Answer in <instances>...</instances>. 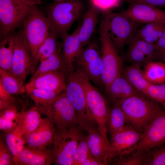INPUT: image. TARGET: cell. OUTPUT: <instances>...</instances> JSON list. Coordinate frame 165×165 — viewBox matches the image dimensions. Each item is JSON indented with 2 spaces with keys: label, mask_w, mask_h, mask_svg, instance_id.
I'll return each instance as SVG.
<instances>
[{
  "label": "cell",
  "mask_w": 165,
  "mask_h": 165,
  "mask_svg": "<svg viewBox=\"0 0 165 165\" xmlns=\"http://www.w3.org/2000/svg\"><path fill=\"white\" fill-rule=\"evenodd\" d=\"M116 103L124 113L130 125L140 132H143L152 120L165 109L160 103L140 92Z\"/></svg>",
  "instance_id": "cell-1"
},
{
  "label": "cell",
  "mask_w": 165,
  "mask_h": 165,
  "mask_svg": "<svg viewBox=\"0 0 165 165\" xmlns=\"http://www.w3.org/2000/svg\"><path fill=\"white\" fill-rule=\"evenodd\" d=\"M103 13L99 28L107 32L118 51L122 50L142 24L130 19L122 12L109 10Z\"/></svg>",
  "instance_id": "cell-2"
},
{
  "label": "cell",
  "mask_w": 165,
  "mask_h": 165,
  "mask_svg": "<svg viewBox=\"0 0 165 165\" xmlns=\"http://www.w3.org/2000/svg\"><path fill=\"white\" fill-rule=\"evenodd\" d=\"M37 6L33 7L25 17L21 25L22 28L19 32L25 46L37 62L38 50L50 30L47 17Z\"/></svg>",
  "instance_id": "cell-3"
},
{
  "label": "cell",
  "mask_w": 165,
  "mask_h": 165,
  "mask_svg": "<svg viewBox=\"0 0 165 165\" xmlns=\"http://www.w3.org/2000/svg\"><path fill=\"white\" fill-rule=\"evenodd\" d=\"M83 5L79 0H58L46 9L50 30L61 36L80 16Z\"/></svg>",
  "instance_id": "cell-4"
},
{
  "label": "cell",
  "mask_w": 165,
  "mask_h": 165,
  "mask_svg": "<svg viewBox=\"0 0 165 165\" xmlns=\"http://www.w3.org/2000/svg\"><path fill=\"white\" fill-rule=\"evenodd\" d=\"M75 72L83 87L88 106L97 125V130L108 141V122L110 108L107 101L81 69L78 68Z\"/></svg>",
  "instance_id": "cell-5"
},
{
  "label": "cell",
  "mask_w": 165,
  "mask_h": 165,
  "mask_svg": "<svg viewBox=\"0 0 165 165\" xmlns=\"http://www.w3.org/2000/svg\"><path fill=\"white\" fill-rule=\"evenodd\" d=\"M41 0H0V38L1 41L20 25L35 6Z\"/></svg>",
  "instance_id": "cell-6"
},
{
  "label": "cell",
  "mask_w": 165,
  "mask_h": 165,
  "mask_svg": "<svg viewBox=\"0 0 165 165\" xmlns=\"http://www.w3.org/2000/svg\"><path fill=\"white\" fill-rule=\"evenodd\" d=\"M100 51L102 62L101 84L105 90L123 69V63L118 50L107 32L99 28Z\"/></svg>",
  "instance_id": "cell-7"
},
{
  "label": "cell",
  "mask_w": 165,
  "mask_h": 165,
  "mask_svg": "<svg viewBox=\"0 0 165 165\" xmlns=\"http://www.w3.org/2000/svg\"><path fill=\"white\" fill-rule=\"evenodd\" d=\"M65 92L76 111L81 129L86 130L90 127H95L96 123L88 106L83 87L74 70L68 77Z\"/></svg>",
  "instance_id": "cell-8"
},
{
  "label": "cell",
  "mask_w": 165,
  "mask_h": 165,
  "mask_svg": "<svg viewBox=\"0 0 165 165\" xmlns=\"http://www.w3.org/2000/svg\"><path fill=\"white\" fill-rule=\"evenodd\" d=\"M79 126L56 130L53 142V163L57 165H72L73 156L82 136Z\"/></svg>",
  "instance_id": "cell-9"
},
{
  "label": "cell",
  "mask_w": 165,
  "mask_h": 165,
  "mask_svg": "<svg viewBox=\"0 0 165 165\" xmlns=\"http://www.w3.org/2000/svg\"><path fill=\"white\" fill-rule=\"evenodd\" d=\"M60 131L79 126L76 111L65 91L56 98L45 114Z\"/></svg>",
  "instance_id": "cell-10"
},
{
  "label": "cell",
  "mask_w": 165,
  "mask_h": 165,
  "mask_svg": "<svg viewBox=\"0 0 165 165\" xmlns=\"http://www.w3.org/2000/svg\"><path fill=\"white\" fill-rule=\"evenodd\" d=\"M75 62L78 68L96 84H101V75L102 62L100 49L94 42H89L83 47L76 57Z\"/></svg>",
  "instance_id": "cell-11"
},
{
  "label": "cell",
  "mask_w": 165,
  "mask_h": 165,
  "mask_svg": "<svg viewBox=\"0 0 165 165\" xmlns=\"http://www.w3.org/2000/svg\"><path fill=\"white\" fill-rule=\"evenodd\" d=\"M142 133L129 125L123 130L110 135L108 163H110L114 157H121L136 151Z\"/></svg>",
  "instance_id": "cell-12"
},
{
  "label": "cell",
  "mask_w": 165,
  "mask_h": 165,
  "mask_svg": "<svg viewBox=\"0 0 165 165\" xmlns=\"http://www.w3.org/2000/svg\"><path fill=\"white\" fill-rule=\"evenodd\" d=\"M37 64L24 44L19 33L16 34L11 73L24 83L27 76L35 72Z\"/></svg>",
  "instance_id": "cell-13"
},
{
  "label": "cell",
  "mask_w": 165,
  "mask_h": 165,
  "mask_svg": "<svg viewBox=\"0 0 165 165\" xmlns=\"http://www.w3.org/2000/svg\"><path fill=\"white\" fill-rule=\"evenodd\" d=\"M165 142V109L148 123L143 132L137 151L142 152Z\"/></svg>",
  "instance_id": "cell-14"
},
{
  "label": "cell",
  "mask_w": 165,
  "mask_h": 165,
  "mask_svg": "<svg viewBox=\"0 0 165 165\" xmlns=\"http://www.w3.org/2000/svg\"><path fill=\"white\" fill-rule=\"evenodd\" d=\"M25 86L26 93L38 88L61 93L66 89V75L60 70L45 72L30 79Z\"/></svg>",
  "instance_id": "cell-15"
},
{
  "label": "cell",
  "mask_w": 165,
  "mask_h": 165,
  "mask_svg": "<svg viewBox=\"0 0 165 165\" xmlns=\"http://www.w3.org/2000/svg\"><path fill=\"white\" fill-rule=\"evenodd\" d=\"M130 19L143 24L150 22L165 23V10L144 4H130L122 12Z\"/></svg>",
  "instance_id": "cell-16"
},
{
  "label": "cell",
  "mask_w": 165,
  "mask_h": 165,
  "mask_svg": "<svg viewBox=\"0 0 165 165\" xmlns=\"http://www.w3.org/2000/svg\"><path fill=\"white\" fill-rule=\"evenodd\" d=\"M54 124L47 117L42 118L37 128L25 139L27 147L39 150L46 149L53 141L56 130Z\"/></svg>",
  "instance_id": "cell-17"
},
{
  "label": "cell",
  "mask_w": 165,
  "mask_h": 165,
  "mask_svg": "<svg viewBox=\"0 0 165 165\" xmlns=\"http://www.w3.org/2000/svg\"><path fill=\"white\" fill-rule=\"evenodd\" d=\"M80 24L72 34L67 33L61 36L63 39L62 55L68 77L74 71L75 60L82 48L79 34Z\"/></svg>",
  "instance_id": "cell-18"
},
{
  "label": "cell",
  "mask_w": 165,
  "mask_h": 165,
  "mask_svg": "<svg viewBox=\"0 0 165 165\" xmlns=\"http://www.w3.org/2000/svg\"><path fill=\"white\" fill-rule=\"evenodd\" d=\"M86 131L88 133L86 137V141L90 155L104 165L108 164L110 151L109 141L100 134L95 127H89Z\"/></svg>",
  "instance_id": "cell-19"
},
{
  "label": "cell",
  "mask_w": 165,
  "mask_h": 165,
  "mask_svg": "<svg viewBox=\"0 0 165 165\" xmlns=\"http://www.w3.org/2000/svg\"><path fill=\"white\" fill-rule=\"evenodd\" d=\"M14 162L16 165H50L53 163L52 151L25 146Z\"/></svg>",
  "instance_id": "cell-20"
},
{
  "label": "cell",
  "mask_w": 165,
  "mask_h": 165,
  "mask_svg": "<svg viewBox=\"0 0 165 165\" xmlns=\"http://www.w3.org/2000/svg\"><path fill=\"white\" fill-rule=\"evenodd\" d=\"M105 91L109 100L114 103L140 92L122 74L111 82Z\"/></svg>",
  "instance_id": "cell-21"
},
{
  "label": "cell",
  "mask_w": 165,
  "mask_h": 165,
  "mask_svg": "<svg viewBox=\"0 0 165 165\" xmlns=\"http://www.w3.org/2000/svg\"><path fill=\"white\" fill-rule=\"evenodd\" d=\"M98 11L93 5L85 13L79 30V36L82 47L90 42L98 21Z\"/></svg>",
  "instance_id": "cell-22"
},
{
  "label": "cell",
  "mask_w": 165,
  "mask_h": 165,
  "mask_svg": "<svg viewBox=\"0 0 165 165\" xmlns=\"http://www.w3.org/2000/svg\"><path fill=\"white\" fill-rule=\"evenodd\" d=\"M42 119L40 112L35 106L20 113L17 125L21 130L25 140L37 128Z\"/></svg>",
  "instance_id": "cell-23"
},
{
  "label": "cell",
  "mask_w": 165,
  "mask_h": 165,
  "mask_svg": "<svg viewBox=\"0 0 165 165\" xmlns=\"http://www.w3.org/2000/svg\"><path fill=\"white\" fill-rule=\"evenodd\" d=\"M62 47L58 43L55 52L46 59L40 62L39 66L33 74L30 79H33L42 74L54 71L60 70L67 75V71L62 55Z\"/></svg>",
  "instance_id": "cell-24"
},
{
  "label": "cell",
  "mask_w": 165,
  "mask_h": 165,
  "mask_svg": "<svg viewBox=\"0 0 165 165\" xmlns=\"http://www.w3.org/2000/svg\"><path fill=\"white\" fill-rule=\"evenodd\" d=\"M141 67L139 64H131L123 69L121 74L138 90L145 94L148 86L152 83L146 79Z\"/></svg>",
  "instance_id": "cell-25"
},
{
  "label": "cell",
  "mask_w": 165,
  "mask_h": 165,
  "mask_svg": "<svg viewBox=\"0 0 165 165\" xmlns=\"http://www.w3.org/2000/svg\"><path fill=\"white\" fill-rule=\"evenodd\" d=\"M27 93L34 101L37 110L45 114L56 98L61 94L38 88L32 89Z\"/></svg>",
  "instance_id": "cell-26"
},
{
  "label": "cell",
  "mask_w": 165,
  "mask_h": 165,
  "mask_svg": "<svg viewBox=\"0 0 165 165\" xmlns=\"http://www.w3.org/2000/svg\"><path fill=\"white\" fill-rule=\"evenodd\" d=\"M16 34L10 33L0 43V68L11 72Z\"/></svg>",
  "instance_id": "cell-27"
},
{
  "label": "cell",
  "mask_w": 165,
  "mask_h": 165,
  "mask_svg": "<svg viewBox=\"0 0 165 165\" xmlns=\"http://www.w3.org/2000/svg\"><path fill=\"white\" fill-rule=\"evenodd\" d=\"M165 30V23L150 22L143 24L137 31L136 35L145 41L155 44Z\"/></svg>",
  "instance_id": "cell-28"
},
{
  "label": "cell",
  "mask_w": 165,
  "mask_h": 165,
  "mask_svg": "<svg viewBox=\"0 0 165 165\" xmlns=\"http://www.w3.org/2000/svg\"><path fill=\"white\" fill-rule=\"evenodd\" d=\"M130 125L123 111L117 103L110 109L108 122V132L110 136Z\"/></svg>",
  "instance_id": "cell-29"
},
{
  "label": "cell",
  "mask_w": 165,
  "mask_h": 165,
  "mask_svg": "<svg viewBox=\"0 0 165 165\" xmlns=\"http://www.w3.org/2000/svg\"><path fill=\"white\" fill-rule=\"evenodd\" d=\"M5 141L13 155L14 161L25 147V141L18 125L6 134Z\"/></svg>",
  "instance_id": "cell-30"
},
{
  "label": "cell",
  "mask_w": 165,
  "mask_h": 165,
  "mask_svg": "<svg viewBox=\"0 0 165 165\" xmlns=\"http://www.w3.org/2000/svg\"><path fill=\"white\" fill-rule=\"evenodd\" d=\"M143 71L145 78L149 82L165 83V64L163 62L151 61L144 66Z\"/></svg>",
  "instance_id": "cell-31"
},
{
  "label": "cell",
  "mask_w": 165,
  "mask_h": 165,
  "mask_svg": "<svg viewBox=\"0 0 165 165\" xmlns=\"http://www.w3.org/2000/svg\"><path fill=\"white\" fill-rule=\"evenodd\" d=\"M0 82L6 90L13 95L26 92L25 86L11 72L0 68Z\"/></svg>",
  "instance_id": "cell-32"
},
{
  "label": "cell",
  "mask_w": 165,
  "mask_h": 165,
  "mask_svg": "<svg viewBox=\"0 0 165 165\" xmlns=\"http://www.w3.org/2000/svg\"><path fill=\"white\" fill-rule=\"evenodd\" d=\"M141 153L142 165H165V142Z\"/></svg>",
  "instance_id": "cell-33"
},
{
  "label": "cell",
  "mask_w": 165,
  "mask_h": 165,
  "mask_svg": "<svg viewBox=\"0 0 165 165\" xmlns=\"http://www.w3.org/2000/svg\"><path fill=\"white\" fill-rule=\"evenodd\" d=\"M58 36L57 34L50 30L48 36L38 50L36 57L38 63L43 61L55 52L58 44L57 39Z\"/></svg>",
  "instance_id": "cell-34"
},
{
  "label": "cell",
  "mask_w": 165,
  "mask_h": 165,
  "mask_svg": "<svg viewBox=\"0 0 165 165\" xmlns=\"http://www.w3.org/2000/svg\"><path fill=\"white\" fill-rule=\"evenodd\" d=\"M128 44V47L126 54L127 58L132 64H137L141 66H144L152 61L131 40Z\"/></svg>",
  "instance_id": "cell-35"
},
{
  "label": "cell",
  "mask_w": 165,
  "mask_h": 165,
  "mask_svg": "<svg viewBox=\"0 0 165 165\" xmlns=\"http://www.w3.org/2000/svg\"><path fill=\"white\" fill-rule=\"evenodd\" d=\"M90 154L86 137L82 135L73 156L72 165H82Z\"/></svg>",
  "instance_id": "cell-36"
},
{
  "label": "cell",
  "mask_w": 165,
  "mask_h": 165,
  "mask_svg": "<svg viewBox=\"0 0 165 165\" xmlns=\"http://www.w3.org/2000/svg\"><path fill=\"white\" fill-rule=\"evenodd\" d=\"M131 40L151 61L156 60L157 53L154 44L145 41L137 36L136 34Z\"/></svg>",
  "instance_id": "cell-37"
},
{
  "label": "cell",
  "mask_w": 165,
  "mask_h": 165,
  "mask_svg": "<svg viewBox=\"0 0 165 165\" xmlns=\"http://www.w3.org/2000/svg\"><path fill=\"white\" fill-rule=\"evenodd\" d=\"M118 165H142L141 153L137 151L133 153L121 157L113 158L110 163Z\"/></svg>",
  "instance_id": "cell-38"
},
{
  "label": "cell",
  "mask_w": 165,
  "mask_h": 165,
  "mask_svg": "<svg viewBox=\"0 0 165 165\" xmlns=\"http://www.w3.org/2000/svg\"><path fill=\"white\" fill-rule=\"evenodd\" d=\"M146 94L155 100L165 108V84H151Z\"/></svg>",
  "instance_id": "cell-39"
},
{
  "label": "cell",
  "mask_w": 165,
  "mask_h": 165,
  "mask_svg": "<svg viewBox=\"0 0 165 165\" xmlns=\"http://www.w3.org/2000/svg\"><path fill=\"white\" fill-rule=\"evenodd\" d=\"M15 164L11 152L2 138L0 140V165Z\"/></svg>",
  "instance_id": "cell-40"
},
{
  "label": "cell",
  "mask_w": 165,
  "mask_h": 165,
  "mask_svg": "<svg viewBox=\"0 0 165 165\" xmlns=\"http://www.w3.org/2000/svg\"><path fill=\"white\" fill-rule=\"evenodd\" d=\"M120 0H91L94 6L103 11L110 10L119 6Z\"/></svg>",
  "instance_id": "cell-41"
},
{
  "label": "cell",
  "mask_w": 165,
  "mask_h": 165,
  "mask_svg": "<svg viewBox=\"0 0 165 165\" xmlns=\"http://www.w3.org/2000/svg\"><path fill=\"white\" fill-rule=\"evenodd\" d=\"M129 4L140 3L149 5L158 8L165 7V0H125Z\"/></svg>",
  "instance_id": "cell-42"
},
{
  "label": "cell",
  "mask_w": 165,
  "mask_h": 165,
  "mask_svg": "<svg viewBox=\"0 0 165 165\" xmlns=\"http://www.w3.org/2000/svg\"><path fill=\"white\" fill-rule=\"evenodd\" d=\"M0 100L15 101V99L13 95L8 92L1 82H0Z\"/></svg>",
  "instance_id": "cell-43"
},
{
  "label": "cell",
  "mask_w": 165,
  "mask_h": 165,
  "mask_svg": "<svg viewBox=\"0 0 165 165\" xmlns=\"http://www.w3.org/2000/svg\"><path fill=\"white\" fill-rule=\"evenodd\" d=\"M154 45L157 53L165 50V30L162 35Z\"/></svg>",
  "instance_id": "cell-44"
},
{
  "label": "cell",
  "mask_w": 165,
  "mask_h": 165,
  "mask_svg": "<svg viewBox=\"0 0 165 165\" xmlns=\"http://www.w3.org/2000/svg\"><path fill=\"white\" fill-rule=\"evenodd\" d=\"M82 165H104L100 161L91 156L90 153Z\"/></svg>",
  "instance_id": "cell-45"
},
{
  "label": "cell",
  "mask_w": 165,
  "mask_h": 165,
  "mask_svg": "<svg viewBox=\"0 0 165 165\" xmlns=\"http://www.w3.org/2000/svg\"><path fill=\"white\" fill-rule=\"evenodd\" d=\"M157 60H161L165 64V50L157 53Z\"/></svg>",
  "instance_id": "cell-46"
},
{
  "label": "cell",
  "mask_w": 165,
  "mask_h": 165,
  "mask_svg": "<svg viewBox=\"0 0 165 165\" xmlns=\"http://www.w3.org/2000/svg\"><path fill=\"white\" fill-rule=\"evenodd\" d=\"M164 9H165V7H164Z\"/></svg>",
  "instance_id": "cell-47"
},
{
  "label": "cell",
  "mask_w": 165,
  "mask_h": 165,
  "mask_svg": "<svg viewBox=\"0 0 165 165\" xmlns=\"http://www.w3.org/2000/svg\"></svg>",
  "instance_id": "cell-48"
}]
</instances>
